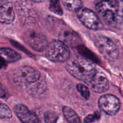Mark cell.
Masks as SVG:
<instances>
[{"label": "cell", "instance_id": "cell-1", "mask_svg": "<svg viewBox=\"0 0 123 123\" xmlns=\"http://www.w3.org/2000/svg\"><path fill=\"white\" fill-rule=\"evenodd\" d=\"M98 17L109 26L117 29L123 28L121 4L114 0H103L96 5Z\"/></svg>", "mask_w": 123, "mask_h": 123}, {"label": "cell", "instance_id": "cell-2", "mask_svg": "<svg viewBox=\"0 0 123 123\" xmlns=\"http://www.w3.org/2000/svg\"><path fill=\"white\" fill-rule=\"evenodd\" d=\"M67 61L66 68L68 73L86 85L99 70L93 61L86 57H76Z\"/></svg>", "mask_w": 123, "mask_h": 123}, {"label": "cell", "instance_id": "cell-3", "mask_svg": "<svg viewBox=\"0 0 123 123\" xmlns=\"http://www.w3.org/2000/svg\"><path fill=\"white\" fill-rule=\"evenodd\" d=\"M45 55L52 61L64 62L70 59V51L68 47L61 40H53L48 43L45 49Z\"/></svg>", "mask_w": 123, "mask_h": 123}, {"label": "cell", "instance_id": "cell-4", "mask_svg": "<svg viewBox=\"0 0 123 123\" xmlns=\"http://www.w3.org/2000/svg\"><path fill=\"white\" fill-rule=\"evenodd\" d=\"M94 44L99 52L109 61H115L119 57L117 46L110 38L102 35L94 37Z\"/></svg>", "mask_w": 123, "mask_h": 123}, {"label": "cell", "instance_id": "cell-5", "mask_svg": "<svg viewBox=\"0 0 123 123\" xmlns=\"http://www.w3.org/2000/svg\"><path fill=\"white\" fill-rule=\"evenodd\" d=\"M41 78L40 73L31 66H21L13 73V81L19 85H28L37 81Z\"/></svg>", "mask_w": 123, "mask_h": 123}, {"label": "cell", "instance_id": "cell-6", "mask_svg": "<svg viewBox=\"0 0 123 123\" xmlns=\"http://www.w3.org/2000/svg\"><path fill=\"white\" fill-rule=\"evenodd\" d=\"M76 14L80 22L87 28L92 30H99L103 28L100 19L92 10L82 7L76 11Z\"/></svg>", "mask_w": 123, "mask_h": 123}, {"label": "cell", "instance_id": "cell-7", "mask_svg": "<svg viewBox=\"0 0 123 123\" xmlns=\"http://www.w3.org/2000/svg\"><path fill=\"white\" fill-rule=\"evenodd\" d=\"M100 109L109 115H115L119 112L121 107L120 99L112 94L101 96L98 101Z\"/></svg>", "mask_w": 123, "mask_h": 123}, {"label": "cell", "instance_id": "cell-8", "mask_svg": "<svg viewBox=\"0 0 123 123\" xmlns=\"http://www.w3.org/2000/svg\"><path fill=\"white\" fill-rule=\"evenodd\" d=\"M24 40L34 50L38 52L45 50L48 45L46 37L34 31H28L24 35Z\"/></svg>", "mask_w": 123, "mask_h": 123}, {"label": "cell", "instance_id": "cell-9", "mask_svg": "<svg viewBox=\"0 0 123 123\" xmlns=\"http://www.w3.org/2000/svg\"><path fill=\"white\" fill-rule=\"evenodd\" d=\"M90 88L97 93H103L109 89V84L105 74L101 70L98 72L87 84Z\"/></svg>", "mask_w": 123, "mask_h": 123}, {"label": "cell", "instance_id": "cell-10", "mask_svg": "<svg viewBox=\"0 0 123 123\" xmlns=\"http://www.w3.org/2000/svg\"><path fill=\"white\" fill-rule=\"evenodd\" d=\"M14 112L22 123H40L38 117L24 105H16Z\"/></svg>", "mask_w": 123, "mask_h": 123}, {"label": "cell", "instance_id": "cell-11", "mask_svg": "<svg viewBox=\"0 0 123 123\" xmlns=\"http://www.w3.org/2000/svg\"><path fill=\"white\" fill-rule=\"evenodd\" d=\"M14 18L15 14L11 0H0V22L10 24Z\"/></svg>", "mask_w": 123, "mask_h": 123}, {"label": "cell", "instance_id": "cell-12", "mask_svg": "<svg viewBox=\"0 0 123 123\" xmlns=\"http://www.w3.org/2000/svg\"><path fill=\"white\" fill-rule=\"evenodd\" d=\"M26 90L30 94L34 97H38L43 95L46 91V83L41 78L37 81L26 85Z\"/></svg>", "mask_w": 123, "mask_h": 123}, {"label": "cell", "instance_id": "cell-13", "mask_svg": "<svg viewBox=\"0 0 123 123\" xmlns=\"http://www.w3.org/2000/svg\"><path fill=\"white\" fill-rule=\"evenodd\" d=\"M0 57L7 62H15L21 58L20 55L15 50L7 48H0Z\"/></svg>", "mask_w": 123, "mask_h": 123}, {"label": "cell", "instance_id": "cell-14", "mask_svg": "<svg viewBox=\"0 0 123 123\" xmlns=\"http://www.w3.org/2000/svg\"><path fill=\"white\" fill-rule=\"evenodd\" d=\"M62 112L64 117L69 123H80V120L78 114L69 106H64Z\"/></svg>", "mask_w": 123, "mask_h": 123}, {"label": "cell", "instance_id": "cell-15", "mask_svg": "<svg viewBox=\"0 0 123 123\" xmlns=\"http://www.w3.org/2000/svg\"><path fill=\"white\" fill-rule=\"evenodd\" d=\"M62 5L67 10L76 12L82 7L81 0H61Z\"/></svg>", "mask_w": 123, "mask_h": 123}, {"label": "cell", "instance_id": "cell-16", "mask_svg": "<svg viewBox=\"0 0 123 123\" xmlns=\"http://www.w3.org/2000/svg\"><path fill=\"white\" fill-rule=\"evenodd\" d=\"M12 117V113L9 107L0 101V118L10 119Z\"/></svg>", "mask_w": 123, "mask_h": 123}, {"label": "cell", "instance_id": "cell-17", "mask_svg": "<svg viewBox=\"0 0 123 123\" xmlns=\"http://www.w3.org/2000/svg\"><path fill=\"white\" fill-rule=\"evenodd\" d=\"M58 120V115L51 111H46L44 114V121L45 123H56Z\"/></svg>", "mask_w": 123, "mask_h": 123}, {"label": "cell", "instance_id": "cell-18", "mask_svg": "<svg viewBox=\"0 0 123 123\" xmlns=\"http://www.w3.org/2000/svg\"><path fill=\"white\" fill-rule=\"evenodd\" d=\"M49 8L51 12H54L55 14H59V15L62 14V10L61 9L59 0H50Z\"/></svg>", "mask_w": 123, "mask_h": 123}, {"label": "cell", "instance_id": "cell-19", "mask_svg": "<svg viewBox=\"0 0 123 123\" xmlns=\"http://www.w3.org/2000/svg\"><path fill=\"white\" fill-rule=\"evenodd\" d=\"M77 90L82 96L86 100H88L90 97V92L88 88L82 84H79L77 85Z\"/></svg>", "mask_w": 123, "mask_h": 123}, {"label": "cell", "instance_id": "cell-20", "mask_svg": "<svg viewBox=\"0 0 123 123\" xmlns=\"http://www.w3.org/2000/svg\"><path fill=\"white\" fill-rule=\"evenodd\" d=\"M100 115L99 113L96 112L94 114H90V115L86 116L84 119V121L86 123H93L96 120H98L100 118Z\"/></svg>", "mask_w": 123, "mask_h": 123}, {"label": "cell", "instance_id": "cell-21", "mask_svg": "<svg viewBox=\"0 0 123 123\" xmlns=\"http://www.w3.org/2000/svg\"><path fill=\"white\" fill-rule=\"evenodd\" d=\"M7 93L3 85L0 83V98H4L6 97Z\"/></svg>", "mask_w": 123, "mask_h": 123}, {"label": "cell", "instance_id": "cell-22", "mask_svg": "<svg viewBox=\"0 0 123 123\" xmlns=\"http://www.w3.org/2000/svg\"><path fill=\"white\" fill-rule=\"evenodd\" d=\"M32 1H34V2H43V1H45V0H31Z\"/></svg>", "mask_w": 123, "mask_h": 123}]
</instances>
